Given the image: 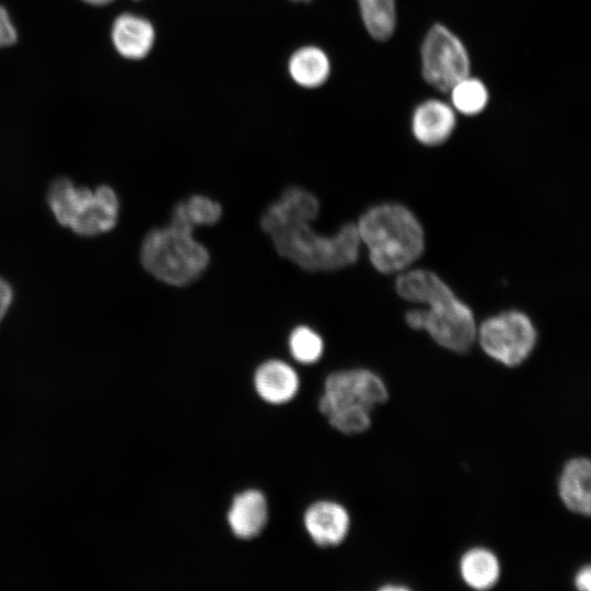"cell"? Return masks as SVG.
Here are the masks:
<instances>
[{"label":"cell","mask_w":591,"mask_h":591,"mask_svg":"<svg viewBox=\"0 0 591 591\" xmlns=\"http://www.w3.org/2000/svg\"><path fill=\"white\" fill-rule=\"evenodd\" d=\"M288 69L296 83L313 89L328 79L331 65L326 54L314 46L298 49L290 58Z\"/></svg>","instance_id":"obj_17"},{"label":"cell","mask_w":591,"mask_h":591,"mask_svg":"<svg viewBox=\"0 0 591 591\" xmlns=\"http://www.w3.org/2000/svg\"><path fill=\"white\" fill-rule=\"evenodd\" d=\"M111 39L115 50L130 60L143 59L151 51L155 31L146 18L124 12L113 22Z\"/></svg>","instance_id":"obj_9"},{"label":"cell","mask_w":591,"mask_h":591,"mask_svg":"<svg viewBox=\"0 0 591 591\" xmlns=\"http://www.w3.org/2000/svg\"><path fill=\"white\" fill-rule=\"evenodd\" d=\"M318 209L311 192L289 187L267 207L260 225L277 252L303 269L335 270L354 264L361 243L356 224H344L329 236L320 235L310 227Z\"/></svg>","instance_id":"obj_1"},{"label":"cell","mask_w":591,"mask_h":591,"mask_svg":"<svg viewBox=\"0 0 591 591\" xmlns=\"http://www.w3.org/2000/svg\"><path fill=\"white\" fill-rule=\"evenodd\" d=\"M427 309L410 310L406 323L413 329H425L441 347L466 352L477 337L471 309L454 293L427 304Z\"/></svg>","instance_id":"obj_5"},{"label":"cell","mask_w":591,"mask_h":591,"mask_svg":"<svg viewBox=\"0 0 591 591\" xmlns=\"http://www.w3.org/2000/svg\"><path fill=\"white\" fill-rule=\"evenodd\" d=\"M360 241L375 269L399 271L424 252L425 237L417 218L404 206L383 204L367 210L356 224Z\"/></svg>","instance_id":"obj_2"},{"label":"cell","mask_w":591,"mask_h":591,"mask_svg":"<svg viewBox=\"0 0 591 591\" xmlns=\"http://www.w3.org/2000/svg\"><path fill=\"white\" fill-rule=\"evenodd\" d=\"M222 216V208L216 200L194 195L179 201L172 210L171 224L194 231L198 225L216 224Z\"/></svg>","instance_id":"obj_18"},{"label":"cell","mask_w":591,"mask_h":591,"mask_svg":"<svg viewBox=\"0 0 591 591\" xmlns=\"http://www.w3.org/2000/svg\"><path fill=\"white\" fill-rule=\"evenodd\" d=\"M289 349L292 357L305 364L316 362L324 349L322 337L308 326H298L289 336Z\"/></svg>","instance_id":"obj_21"},{"label":"cell","mask_w":591,"mask_h":591,"mask_svg":"<svg viewBox=\"0 0 591 591\" xmlns=\"http://www.w3.org/2000/svg\"><path fill=\"white\" fill-rule=\"evenodd\" d=\"M268 520L265 496L256 489L236 495L228 512V523L233 534L243 540L258 536Z\"/></svg>","instance_id":"obj_13"},{"label":"cell","mask_w":591,"mask_h":591,"mask_svg":"<svg viewBox=\"0 0 591 591\" xmlns=\"http://www.w3.org/2000/svg\"><path fill=\"white\" fill-rule=\"evenodd\" d=\"M406 589H408V588L402 587V586H390V584L384 586V587L381 588V590H386V591H391V590H406Z\"/></svg>","instance_id":"obj_27"},{"label":"cell","mask_w":591,"mask_h":591,"mask_svg":"<svg viewBox=\"0 0 591 591\" xmlns=\"http://www.w3.org/2000/svg\"><path fill=\"white\" fill-rule=\"evenodd\" d=\"M424 79L439 91L448 92L470 73V58L462 42L445 26L433 25L421 46Z\"/></svg>","instance_id":"obj_7"},{"label":"cell","mask_w":591,"mask_h":591,"mask_svg":"<svg viewBox=\"0 0 591 591\" xmlns=\"http://www.w3.org/2000/svg\"><path fill=\"white\" fill-rule=\"evenodd\" d=\"M2 5H0V13H1Z\"/></svg>","instance_id":"obj_29"},{"label":"cell","mask_w":591,"mask_h":591,"mask_svg":"<svg viewBox=\"0 0 591 591\" xmlns=\"http://www.w3.org/2000/svg\"><path fill=\"white\" fill-rule=\"evenodd\" d=\"M455 127V114L451 106L439 100H428L417 106L412 118L414 137L422 144L443 143Z\"/></svg>","instance_id":"obj_12"},{"label":"cell","mask_w":591,"mask_h":591,"mask_svg":"<svg viewBox=\"0 0 591 591\" xmlns=\"http://www.w3.org/2000/svg\"><path fill=\"white\" fill-rule=\"evenodd\" d=\"M483 350L507 366L521 364L535 347L537 333L528 315L507 311L484 321L477 332Z\"/></svg>","instance_id":"obj_6"},{"label":"cell","mask_w":591,"mask_h":591,"mask_svg":"<svg viewBox=\"0 0 591 591\" xmlns=\"http://www.w3.org/2000/svg\"><path fill=\"white\" fill-rule=\"evenodd\" d=\"M358 3L369 34L378 40L387 39L396 23L394 0H358Z\"/></svg>","instance_id":"obj_19"},{"label":"cell","mask_w":591,"mask_h":591,"mask_svg":"<svg viewBox=\"0 0 591 591\" xmlns=\"http://www.w3.org/2000/svg\"><path fill=\"white\" fill-rule=\"evenodd\" d=\"M18 30L7 9L2 7L0 13V48H8L18 42Z\"/></svg>","instance_id":"obj_23"},{"label":"cell","mask_w":591,"mask_h":591,"mask_svg":"<svg viewBox=\"0 0 591 591\" xmlns=\"http://www.w3.org/2000/svg\"><path fill=\"white\" fill-rule=\"evenodd\" d=\"M135 1H138V0H135Z\"/></svg>","instance_id":"obj_30"},{"label":"cell","mask_w":591,"mask_h":591,"mask_svg":"<svg viewBox=\"0 0 591 591\" xmlns=\"http://www.w3.org/2000/svg\"><path fill=\"white\" fill-rule=\"evenodd\" d=\"M395 286L397 293L403 299L422 304H429L453 293L451 288L436 274L422 269L409 270L399 275Z\"/></svg>","instance_id":"obj_15"},{"label":"cell","mask_w":591,"mask_h":591,"mask_svg":"<svg viewBox=\"0 0 591 591\" xmlns=\"http://www.w3.org/2000/svg\"><path fill=\"white\" fill-rule=\"evenodd\" d=\"M460 573L470 588L488 590L499 579L500 564L491 551L484 547H474L465 552L461 557Z\"/></svg>","instance_id":"obj_16"},{"label":"cell","mask_w":591,"mask_h":591,"mask_svg":"<svg viewBox=\"0 0 591 591\" xmlns=\"http://www.w3.org/2000/svg\"><path fill=\"white\" fill-rule=\"evenodd\" d=\"M12 300V290L10 286L0 278V321L7 313Z\"/></svg>","instance_id":"obj_25"},{"label":"cell","mask_w":591,"mask_h":591,"mask_svg":"<svg viewBox=\"0 0 591 591\" xmlns=\"http://www.w3.org/2000/svg\"><path fill=\"white\" fill-rule=\"evenodd\" d=\"M558 494L569 511L590 515L591 462L588 457H573L565 463L558 480Z\"/></svg>","instance_id":"obj_11"},{"label":"cell","mask_w":591,"mask_h":591,"mask_svg":"<svg viewBox=\"0 0 591 591\" xmlns=\"http://www.w3.org/2000/svg\"><path fill=\"white\" fill-rule=\"evenodd\" d=\"M140 258L157 279L171 286H186L196 280L209 264L208 250L193 231L169 224L151 230L144 237Z\"/></svg>","instance_id":"obj_3"},{"label":"cell","mask_w":591,"mask_h":591,"mask_svg":"<svg viewBox=\"0 0 591 591\" xmlns=\"http://www.w3.org/2000/svg\"><path fill=\"white\" fill-rule=\"evenodd\" d=\"M450 91L453 107L464 115H476L484 111L488 103L485 84L468 76L454 84Z\"/></svg>","instance_id":"obj_20"},{"label":"cell","mask_w":591,"mask_h":591,"mask_svg":"<svg viewBox=\"0 0 591 591\" xmlns=\"http://www.w3.org/2000/svg\"><path fill=\"white\" fill-rule=\"evenodd\" d=\"M291 1H304V2H306V1H310V0H291Z\"/></svg>","instance_id":"obj_28"},{"label":"cell","mask_w":591,"mask_h":591,"mask_svg":"<svg viewBox=\"0 0 591 591\" xmlns=\"http://www.w3.org/2000/svg\"><path fill=\"white\" fill-rule=\"evenodd\" d=\"M371 412L361 407L340 408L331 413L327 418L331 426L345 434H358L371 426Z\"/></svg>","instance_id":"obj_22"},{"label":"cell","mask_w":591,"mask_h":591,"mask_svg":"<svg viewBox=\"0 0 591 591\" xmlns=\"http://www.w3.org/2000/svg\"><path fill=\"white\" fill-rule=\"evenodd\" d=\"M254 385L264 401L270 404H283L297 394L299 378L288 363L280 360H268L257 368L254 374Z\"/></svg>","instance_id":"obj_14"},{"label":"cell","mask_w":591,"mask_h":591,"mask_svg":"<svg viewBox=\"0 0 591 591\" xmlns=\"http://www.w3.org/2000/svg\"><path fill=\"white\" fill-rule=\"evenodd\" d=\"M57 221L80 235H95L113 229L118 217V199L108 186L94 192L76 187L68 178L55 179L47 195Z\"/></svg>","instance_id":"obj_4"},{"label":"cell","mask_w":591,"mask_h":591,"mask_svg":"<svg viewBox=\"0 0 591 591\" xmlns=\"http://www.w3.org/2000/svg\"><path fill=\"white\" fill-rule=\"evenodd\" d=\"M81 1L93 7H103V5H108L113 3L115 0H81Z\"/></svg>","instance_id":"obj_26"},{"label":"cell","mask_w":591,"mask_h":591,"mask_svg":"<svg viewBox=\"0 0 591 591\" xmlns=\"http://www.w3.org/2000/svg\"><path fill=\"white\" fill-rule=\"evenodd\" d=\"M387 398V387L374 372L366 369L344 370L333 372L326 378L318 409L326 417L334 410L349 407L372 412Z\"/></svg>","instance_id":"obj_8"},{"label":"cell","mask_w":591,"mask_h":591,"mask_svg":"<svg viewBox=\"0 0 591 591\" xmlns=\"http://www.w3.org/2000/svg\"><path fill=\"white\" fill-rule=\"evenodd\" d=\"M575 586L579 591L591 590V569L590 566L582 567L575 577Z\"/></svg>","instance_id":"obj_24"},{"label":"cell","mask_w":591,"mask_h":591,"mask_svg":"<svg viewBox=\"0 0 591 591\" xmlns=\"http://www.w3.org/2000/svg\"><path fill=\"white\" fill-rule=\"evenodd\" d=\"M350 519L339 503L318 501L304 513V526L311 538L320 546H336L347 536Z\"/></svg>","instance_id":"obj_10"}]
</instances>
